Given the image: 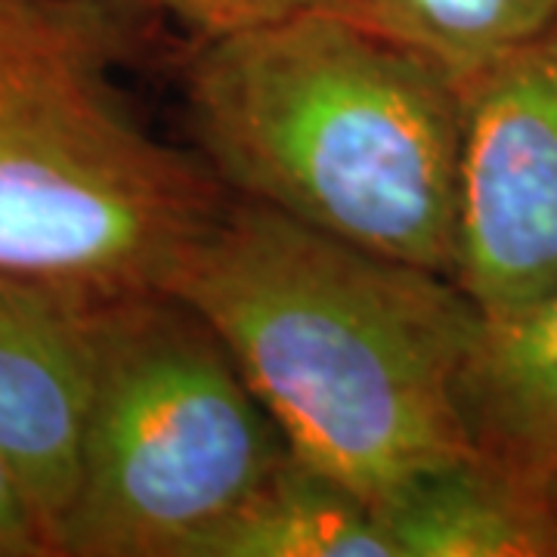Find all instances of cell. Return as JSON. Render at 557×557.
Instances as JSON below:
<instances>
[{
	"instance_id": "11",
	"label": "cell",
	"mask_w": 557,
	"mask_h": 557,
	"mask_svg": "<svg viewBox=\"0 0 557 557\" xmlns=\"http://www.w3.org/2000/svg\"><path fill=\"white\" fill-rule=\"evenodd\" d=\"M137 16H161L189 32L199 44L248 35L310 10L335 7V0H119Z\"/></svg>"
},
{
	"instance_id": "2",
	"label": "cell",
	"mask_w": 557,
	"mask_h": 557,
	"mask_svg": "<svg viewBox=\"0 0 557 557\" xmlns=\"http://www.w3.org/2000/svg\"><path fill=\"white\" fill-rule=\"evenodd\" d=\"M183 97L233 199L453 276L465 106L434 62L325 7L199 44Z\"/></svg>"
},
{
	"instance_id": "3",
	"label": "cell",
	"mask_w": 557,
	"mask_h": 557,
	"mask_svg": "<svg viewBox=\"0 0 557 557\" xmlns=\"http://www.w3.org/2000/svg\"><path fill=\"white\" fill-rule=\"evenodd\" d=\"M119 0H0V270L109 300L164 292L230 193L139 119Z\"/></svg>"
},
{
	"instance_id": "10",
	"label": "cell",
	"mask_w": 557,
	"mask_h": 557,
	"mask_svg": "<svg viewBox=\"0 0 557 557\" xmlns=\"http://www.w3.org/2000/svg\"><path fill=\"white\" fill-rule=\"evenodd\" d=\"M366 28L434 62L458 90L557 16V0H335Z\"/></svg>"
},
{
	"instance_id": "13",
	"label": "cell",
	"mask_w": 557,
	"mask_h": 557,
	"mask_svg": "<svg viewBox=\"0 0 557 557\" xmlns=\"http://www.w3.org/2000/svg\"><path fill=\"white\" fill-rule=\"evenodd\" d=\"M542 493H545V502H548V511H552V520H555L557 530V478L545 480V483H542Z\"/></svg>"
},
{
	"instance_id": "8",
	"label": "cell",
	"mask_w": 557,
	"mask_h": 557,
	"mask_svg": "<svg viewBox=\"0 0 557 557\" xmlns=\"http://www.w3.org/2000/svg\"><path fill=\"white\" fill-rule=\"evenodd\" d=\"M397 557H557L542 486L474 449L375 502Z\"/></svg>"
},
{
	"instance_id": "9",
	"label": "cell",
	"mask_w": 557,
	"mask_h": 557,
	"mask_svg": "<svg viewBox=\"0 0 557 557\" xmlns=\"http://www.w3.org/2000/svg\"><path fill=\"white\" fill-rule=\"evenodd\" d=\"M196 557H397L372 498L285 453Z\"/></svg>"
},
{
	"instance_id": "1",
	"label": "cell",
	"mask_w": 557,
	"mask_h": 557,
	"mask_svg": "<svg viewBox=\"0 0 557 557\" xmlns=\"http://www.w3.org/2000/svg\"><path fill=\"white\" fill-rule=\"evenodd\" d=\"M164 292L218 332L288 453L366 498L471 449L458 375L483 310L449 273L230 196Z\"/></svg>"
},
{
	"instance_id": "6",
	"label": "cell",
	"mask_w": 557,
	"mask_h": 557,
	"mask_svg": "<svg viewBox=\"0 0 557 557\" xmlns=\"http://www.w3.org/2000/svg\"><path fill=\"white\" fill-rule=\"evenodd\" d=\"M102 300L0 270V458L57 539L78 486Z\"/></svg>"
},
{
	"instance_id": "12",
	"label": "cell",
	"mask_w": 557,
	"mask_h": 557,
	"mask_svg": "<svg viewBox=\"0 0 557 557\" xmlns=\"http://www.w3.org/2000/svg\"><path fill=\"white\" fill-rule=\"evenodd\" d=\"M0 557H60L57 539L22 486L16 471L0 458Z\"/></svg>"
},
{
	"instance_id": "7",
	"label": "cell",
	"mask_w": 557,
	"mask_h": 557,
	"mask_svg": "<svg viewBox=\"0 0 557 557\" xmlns=\"http://www.w3.org/2000/svg\"><path fill=\"white\" fill-rule=\"evenodd\" d=\"M458 416L474 453L539 486L557 478V285L483 317L458 375Z\"/></svg>"
},
{
	"instance_id": "4",
	"label": "cell",
	"mask_w": 557,
	"mask_h": 557,
	"mask_svg": "<svg viewBox=\"0 0 557 557\" xmlns=\"http://www.w3.org/2000/svg\"><path fill=\"white\" fill-rule=\"evenodd\" d=\"M288 453L205 319L168 292L109 298L62 557H196Z\"/></svg>"
},
{
	"instance_id": "5",
	"label": "cell",
	"mask_w": 557,
	"mask_h": 557,
	"mask_svg": "<svg viewBox=\"0 0 557 557\" xmlns=\"http://www.w3.org/2000/svg\"><path fill=\"white\" fill-rule=\"evenodd\" d=\"M453 278L498 317L557 285V16L461 87Z\"/></svg>"
}]
</instances>
